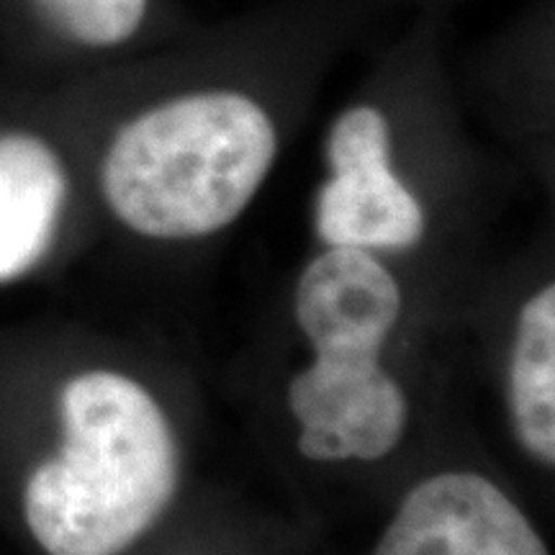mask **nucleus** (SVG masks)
Segmentation results:
<instances>
[{
    "label": "nucleus",
    "instance_id": "obj_5",
    "mask_svg": "<svg viewBox=\"0 0 555 555\" xmlns=\"http://www.w3.org/2000/svg\"><path fill=\"white\" fill-rule=\"evenodd\" d=\"M288 406L314 433L324 463L378 461L406 429V397L380 356H317L288 386Z\"/></svg>",
    "mask_w": 555,
    "mask_h": 555
},
{
    "label": "nucleus",
    "instance_id": "obj_4",
    "mask_svg": "<svg viewBox=\"0 0 555 555\" xmlns=\"http://www.w3.org/2000/svg\"><path fill=\"white\" fill-rule=\"evenodd\" d=\"M373 555H547V547L496 483L450 470L409 491Z\"/></svg>",
    "mask_w": 555,
    "mask_h": 555
},
{
    "label": "nucleus",
    "instance_id": "obj_7",
    "mask_svg": "<svg viewBox=\"0 0 555 555\" xmlns=\"http://www.w3.org/2000/svg\"><path fill=\"white\" fill-rule=\"evenodd\" d=\"M67 176L47 142L0 137V283L21 278L50 253Z\"/></svg>",
    "mask_w": 555,
    "mask_h": 555
},
{
    "label": "nucleus",
    "instance_id": "obj_6",
    "mask_svg": "<svg viewBox=\"0 0 555 555\" xmlns=\"http://www.w3.org/2000/svg\"><path fill=\"white\" fill-rule=\"evenodd\" d=\"M401 288L367 249L330 247L298 278L296 322L317 356H380Z\"/></svg>",
    "mask_w": 555,
    "mask_h": 555
},
{
    "label": "nucleus",
    "instance_id": "obj_1",
    "mask_svg": "<svg viewBox=\"0 0 555 555\" xmlns=\"http://www.w3.org/2000/svg\"><path fill=\"white\" fill-rule=\"evenodd\" d=\"M60 453L34 468L24 517L50 555H119L178 491V442L137 380L88 371L60 393Z\"/></svg>",
    "mask_w": 555,
    "mask_h": 555
},
{
    "label": "nucleus",
    "instance_id": "obj_8",
    "mask_svg": "<svg viewBox=\"0 0 555 555\" xmlns=\"http://www.w3.org/2000/svg\"><path fill=\"white\" fill-rule=\"evenodd\" d=\"M509 409L522 448L555 463V288L545 286L517 319L509 363Z\"/></svg>",
    "mask_w": 555,
    "mask_h": 555
},
{
    "label": "nucleus",
    "instance_id": "obj_2",
    "mask_svg": "<svg viewBox=\"0 0 555 555\" xmlns=\"http://www.w3.org/2000/svg\"><path fill=\"white\" fill-rule=\"evenodd\" d=\"M275 152L273 121L253 99L234 90L183 95L116 134L103 196L142 237H206L245 211Z\"/></svg>",
    "mask_w": 555,
    "mask_h": 555
},
{
    "label": "nucleus",
    "instance_id": "obj_3",
    "mask_svg": "<svg viewBox=\"0 0 555 555\" xmlns=\"http://www.w3.org/2000/svg\"><path fill=\"white\" fill-rule=\"evenodd\" d=\"M332 178L319 191L317 232L330 247L406 249L425 234V211L388 168L380 111H345L330 131Z\"/></svg>",
    "mask_w": 555,
    "mask_h": 555
},
{
    "label": "nucleus",
    "instance_id": "obj_9",
    "mask_svg": "<svg viewBox=\"0 0 555 555\" xmlns=\"http://www.w3.org/2000/svg\"><path fill=\"white\" fill-rule=\"evenodd\" d=\"M62 34L86 47H116L134 37L147 0H39Z\"/></svg>",
    "mask_w": 555,
    "mask_h": 555
}]
</instances>
